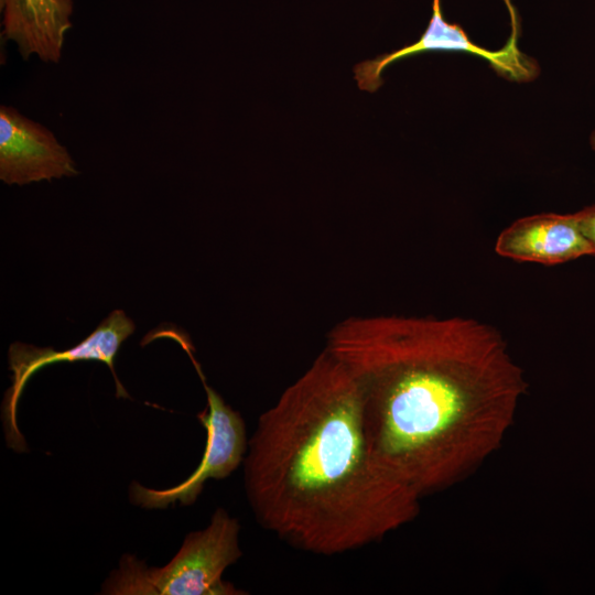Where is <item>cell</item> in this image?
<instances>
[{
  "mask_svg": "<svg viewBox=\"0 0 595 595\" xmlns=\"http://www.w3.org/2000/svg\"><path fill=\"white\" fill-rule=\"evenodd\" d=\"M496 252L517 261L555 266L595 256L574 214H538L513 221L498 236Z\"/></svg>",
  "mask_w": 595,
  "mask_h": 595,
  "instance_id": "obj_7",
  "label": "cell"
},
{
  "mask_svg": "<svg viewBox=\"0 0 595 595\" xmlns=\"http://www.w3.org/2000/svg\"><path fill=\"white\" fill-rule=\"evenodd\" d=\"M2 37L18 45L26 60L61 58L66 32L72 28L73 0H1Z\"/></svg>",
  "mask_w": 595,
  "mask_h": 595,
  "instance_id": "obj_8",
  "label": "cell"
},
{
  "mask_svg": "<svg viewBox=\"0 0 595 595\" xmlns=\"http://www.w3.org/2000/svg\"><path fill=\"white\" fill-rule=\"evenodd\" d=\"M578 227L595 253V205L587 206L574 213Z\"/></svg>",
  "mask_w": 595,
  "mask_h": 595,
  "instance_id": "obj_10",
  "label": "cell"
},
{
  "mask_svg": "<svg viewBox=\"0 0 595 595\" xmlns=\"http://www.w3.org/2000/svg\"><path fill=\"white\" fill-rule=\"evenodd\" d=\"M430 50L469 51L484 55V57L489 58L495 66L505 71L504 64L499 62V60H501L499 54L495 55L494 53L474 45L458 25L450 24L443 19L440 0H433L432 19L430 20L424 34L416 43L393 53L378 56L375 60L359 63L354 67V77L361 90L372 93L382 84L380 74L388 64L405 56Z\"/></svg>",
  "mask_w": 595,
  "mask_h": 595,
  "instance_id": "obj_9",
  "label": "cell"
},
{
  "mask_svg": "<svg viewBox=\"0 0 595 595\" xmlns=\"http://www.w3.org/2000/svg\"><path fill=\"white\" fill-rule=\"evenodd\" d=\"M325 348L358 383L374 453L421 498L500 446L528 386L501 334L474 318L355 315Z\"/></svg>",
  "mask_w": 595,
  "mask_h": 595,
  "instance_id": "obj_1",
  "label": "cell"
},
{
  "mask_svg": "<svg viewBox=\"0 0 595 595\" xmlns=\"http://www.w3.org/2000/svg\"><path fill=\"white\" fill-rule=\"evenodd\" d=\"M244 469L258 522L317 555L374 543L420 511L374 453L358 383L325 347L259 416Z\"/></svg>",
  "mask_w": 595,
  "mask_h": 595,
  "instance_id": "obj_2",
  "label": "cell"
},
{
  "mask_svg": "<svg viewBox=\"0 0 595 595\" xmlns=\"http://www.w3.org/2000/svg\"><path fill=\"white\" fill-rule=\"evenodd\" d=\"M206 392L207 407L197 414L206 430V444L197 468L181 484L165 489H152L133 482L129 488L132 504L143 508H166L178 501L192 505L208 479H223L244 464L248 452L246 424L241 414L227 404L223 397L207 385L201 365L193 351H187Z\"/></svg>",
  "mask_w": 595,
  "mask_h": 595,
  "instance_id": "obj_4",
  "label": "cell"
},
{
  "mask_svg": "<svg viewBox=\"0 0 595 595\" xmlns=\"http://www.w3.org/2000/svg\"><path fill=\"white\" fill-rule=\"evenodd\" d=\"M78 173L75 162L45 127L8 106L0 108V178L24 185Z\"/></svg>",
  "mask_w": 595,
  "mask_h": 595,
  "instance_id": "obj_6",
  "label": "cell"
},
{
  "mask_svg": "<svg viewBox=\"0 0 595 595\" xmlns=\"http://www.w3.org/2000/svg\"><path fill=\"white\" fill-rule=\"evenodd\" d=\"M239 529L238 520L218 508L205 529L186 536L165 566L148 569L133 556H123L119 570L105 582L102 594H246L221 578L225 570L242 555Z\"/></svg>",
  "mask_w": 595,
  "mask_h": 595,
  "instance_id": "obj_3",
  "label": "cell"
},
{
  "mask_svg": "<svg viewBox=\"0 0 595 595\" xmlns=\"http://www.w3.org/2000/svg\"><path fill=\"white\" fill-rule=\"evenodd\" d=\"M133 321L122 310H113L85 339L72 348L55 350L52 347L14 342L9 347V369L12 385L2 402V422L7 444L17 452H24L26 443L17 424V407L29 379L42 368L80 360L105 363L113 377L117 398H129L115 371V357L121 344L134 332Z\"/></svg>",
  "mask_w": 595,
  "mask_h": 595,
  "instance_id": "obj_5",
  "label": "cell"
}]
</instances>
